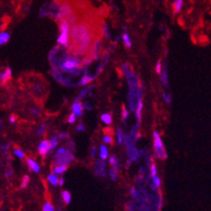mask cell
<instances>
[{
    "instance_id": "obj_24",
    "label": "cell",
    "mask_w": 211,
    "mask_h": 211,
    "mask_svg": "<svg viewBox=\"0 0 211 211\" xmlns=\"http://www.w3.org/2000/svg\"><path fill=\"white\" fill-rule=\"evenodd\" d=\"M101 120L105 123V124H108V125H109L111 122H112V117H111V115L110 114H108V113H106V114H103L102 116H101Z\"/></svg>"
},
{
    "instance_id": "obj_54",
    "label": "cell",
    "mask_w": 211,
    "mask_h": 211,
    "mask_svg": "<svg viewBox=\"0 0 211 211\" xmlns=\"http://www.w3.org/2000/svg\"><path fill=\"white\" fill-rule=\"evenodd\" d=\"M9 121H10V123H15V122H16V121H17V117H15L14 115H11V116L10 117Z\"/></svg>"
},
{
    "instance_id": "obj_10",
    "label": "cell",
    "mask_w": 211,
    "mask_h": 211,
    "mask_svg": "<svg viewBox=\"0 0 211 211\" xmlns=\"http://www.w3.org/2000/svg\"><path fill=\"white\" fill-rule=\"evenodd\" d=\"M96 76H93V75H90L89 73L88 74H83V76L81 77L80 80L76 84V86H86V85H88L89 83L92 82L94 80Z\"/></svg>"
},
{
    "instance_id": "obj_55",
    "label": "cell",
    "mask_w": 211,
    "mask_h": 211,
    "mask_svg": "<svg viewBox=\"0 0 211 211\" xmlns=\"http://www.w3.org/2000/svg\"><path fill=\"white\" fill-rule=\"evenodd\" d=\"M96 152H97V148L96 147H93L91 148V153H90V157L94 158L95 155H96Z\"/></svg>"
},
{
    "instance_id": "obj_3",
    "label": "cell",
    "mask_w": 211,
    "mask_h": 211,
    "mask_svg": "<svg viewBox=\"0 0 211 211\" xmlns=\"http://www.w3.org/2000/svg\"><path fill=\"white\" fill-rule=\"evenodd\" d=\"M75 13L76 11L70 3H67V2L63 3L60 5L57 12L54 15V19L58 23L62 22V21H67L68 19Z\"/></svg>"
},
{
    "instance_id": "obj_44",
    "label": "cell",
    "mask_w": 211,
    "mask_h": 211,
    "mask_svg": "<svg viewBox=\"0 0 211 211\" xmlns=\"http://www.w3.org/2000/svg\"><path fill=\"white\" fill-rule=\"evenodd\" d=\"M30 111H31L32 115H34V116H36V117L39 116L40 114V109L38 108V107H33V108H31V109H30Z\"/></svg>"
},
{
    "instance_id": "obj_52",
    "label": "cell",
    "mask_w": 211,
    "mask_h": 211,
    "mask_svg": "<svg viewBox=\"0 0 211 211\" xmlns=\"http://www.w3.org/2000/svg\"><path fill=\"white\" fill-rule=\"evenodd\" d=\"M109 163H110L111 165H114V164H116V163L117 162V158L115 157V156H112V157L109 158Z\"/></svg>"
},
{
    "instance_id": "obj_5",
    "label": "cell",
    "mask_w": 211,
    "mask_h": 211,
    "mask_svg": "<svg viewBox=\"0 0 211 211\" xmlns=\"http://www.w3.org/2000/svg\"><path fill=\"white\" fill-rule=\"evenodd\" d=\"M59 36L57 39V42L59 45L63 46L64 48H67L68 44L70 43V25L67 21H62L59 22Z\"/></svg>"
},
{
    "instance_id": "obj_59",
    "label": "cell",
    "mask_w": 211,
    "mask_h": 211,
    "mask_svg": "<svg viewBox=\"0 0 211 211\" xmlns=\"http://www.w3.org/2000/svg\"><path fill=\"white\" fill-rule=\"evenodd\" d=\"M121 29H122V30H124V31H125V30H127V29H128V28H127V26H122Z\"/></svg>"
},
{
    "instance_id": "obj_21",
    "label": "cell",
    "mask_w": 211,
    "mask_h": 211,
    "mask_svg": "<svg viewBox=\"0 0 211 211\" xmlns=\"http://www.w3.org/2000/svg\"><path fill=\"white\" fill-rule=\"evenodd\" d=\"M61 197H62L63 201L65 202V203H67V204H69V203H70L71 199H72V196H71V193H70L68 190H62V192H61Z\"/></svg>"
},
{
    "instance_id": "obj_23",
    "label": "cell",
    "mask_w": 211,
    "mask_h": 211,
    "mask_svg": "<svg viewBox=\"0 0 211 211\" xmlns=\"http://www.w3.org/2000/svg\"><path fill=\"white\" fill-rule=\"evenodd\" d=\"M122 39H123V43H124V45H125L126 48H130L131 47H132V43H131V40L130 39H129V34H128V33H124V34L122 35Z\"/></svg>"
},
{
    "instance_id": "obj_47",
    "label": "cell",
    "mask_w": 211,
    "mask_h": 211,
    "mask_svg": "<svg viewBox=\"0 0 211 211\" xmlns=\"http://www.w3.org/2000/svg\"><path fill=\"white\" fill-rule=\"evenodd\" d=\"M81 104H82V108L84 109H86V110H90L92 109V107L90 106V103H88V102H84V103H82Z\"/></svg>"
},
{
    "instance_id": "obj_19",
    "label": "cell",
    "mask_w": 211,
    "mask_h": 211,
    "mask_svg": "<svg viewBox=\"0 0 211 211\" xmlns=\"http://www.w3.org/2000/svg\"><path fill=\"white\" fill-rule=\"evenodd\" d=\"M10 40V34L7 31H3L0 33V45H4L7 43Z\"/></svg>"
},
{
    "instance_id": "obj_25",
    "label": "cell",
    "mask_w": 211,
    "mask_h": 211,
    "mask_svg": "<svg viewBox=\"0 0 211 211\" xmlns=\"http://www.w3.org/2000/svg\"><path fill=\"white\" fill-rule=\"evenodd\" d=\"M58 179L59 178H57L56 174H54V173H51V174H49V175L48 176V182H49L52 185H54V186H56V185L58 184Z\"/></svg>"
},
{
    "instance_id": "obj_16",
    "label": "cell",
    "mask_w": 211,
    "mask_h": 211,
    "mask_svg": "<svg viewBox=\"0 0 211 211\" xmlns=\"http://www.w3.org/2000/svg\"><path fill=\"white\" fill-rule=\"evenodd\" d=\"M142 107H143L142 100L140 99L138 101V103H137L136 109H135V117H136V119H137L138 121H140V119H141V109H142Z\"/></svg>"
},
{
    "instance_id": "obj_57",
    "label": "cell",
    "mask_w": 211,
    "mask_h": 211,
    "mask_svg": "<svg viewBox=\"0 0 211 211\" xmlns=\"http://www.w3.org/2000/svg\"><path fill=\"white\" fill-rule=\"evenodd\" d=\"M150 186H151V189H152V190H153V191H155V190H157L158 187H156V186H155V185H154V184H151Z\"/></svg>"
},
{
    "instance_id": "obj_13",
    "label": "cell",
    "mask_w": 211,
    "mask_h": 211,
    "mask_svg": "<svg viewBox=\"0 0 211 211\" xmlns=\"http://www.w3.org/2000/svg\"><path fill=\"white\" fill-rule=\"evenodd\" d=\"M72 111L73 114H75L78 117H81L83 114V108H82V104L80 102H77V103H73L72 105Z\"/></svg>"
},
{
    "instance_id": "obj_2",
    "label": "cell",
    "mask_w": 211,
    "mask_h": 211,
    "mask_svg": "<svg viewBox=\"0 0 211 211\" xmlns=\"http://www.w3.org/2000/svg\"><path fill=\"white\" fill-rule=\"evenodd\" d=\"M72 160H73V154L72 152L65 148H60L54 154L53 163L54 166H67L70 163H72Z\"/></svg>"
},
{
    "instance_id": "obj_14",
    "label": "cell",
    "mask_w": 211,
    "mask_h": 211,
    "mask_svg": "<svg viewBox=\"0 0 211 211\" xmlns=\"http://www.w3.org/2000/svg\"><path fill=\"white\" fill-rule=\"evenodd\" d=\"M27 164L28 166H29V167L33 171H35V172H39V171H40V166H39V164H38L36 160H34L33 159L28 158Z\"/></svg>"
},
{
    "instance_id": "obj_12",
    "label": "cell",
    "mask_w": 211,
    "mask_h": 211,
    "mask_svg": "<svg viewBox=\"0 0 211 211\" xmlns=\"http://www.w3.org/2000/svg\"><path fill=\"white\" fill-rule=\"evenodd\" d=\"M92 89H93V86H88V87L84 88V89L80 91L79 95L78 97H76V98L74 99V103L79 102L81 99L83 98H85L87 95L90 96V95H91V91H90V90H92Z\"/></svg>"
},
{
    "instance_id": "obj_37",
    "label": "cell",
    "mask_w": 211,
    "mask_h": 211,
    "mask_svg": "<svg viewBox=\"0 0 211 211\" xmlns=\"http://www.w3.org/2000/svg\"><path fill=\"white\" fill-rule=\"evenodd\" d=\"M29 177L28 175L23 176V180H22V185H21V187H22V188H26V187L28 186V184H29Z\"/></svg>"
},
{
    "instance_id": "obj_42",
    "label": "cell",
    "mask_w": 211,
    "mask_h": 211,
    "mask_svg": "<svg viewBox=\"0 0 211 211\" xmlns=\"http://www.w3.org/2000/svg\"><path fill=\"white\" fill-rule=\"evenodd\" d=\"M103 140L105 142V143H107V144H112V142H113L112 137H111L110 135H105L104 136H103Z\"/></svg>"
},
{
    "instance_id": "obj_26",
    "label": "cell",
    "mask_w": 211,
    "mask_h": 211,
    "mask_svg": "<svg viewBox=\"0 0 211 211\" xmlns=\"http://www.w3.org/2000/svg\"><path fill=\"white\" fill-rule=\"evenodd\" d=\"M109 54H110V49L109 48H107L103 52V57H102V61L101 62L103 63L104 65H106L108 63L109 59Z\"/></svg>"
},
{
    "instance_id": "obj_53",
    "label": "cell",
    "mask_w": 211,
    "mask_h": 211,
    "mask_svg": "<svg viewBox=\"0 0 211 211\" xmlns=\"http://www.w3.org/2000/svg\"><path fill=\"white\" fill-rule=\"evenodd\" d=\"M77 130L79 131V132H84L85 131V127H84V125L82 123H80V124H79V126H78Z\"/></svg>"
},
{
    "instance_id": "obj_18",
    "label": "cell",
    "mask_w": 211,
    "mask_h": 211,
    "mask_svg": "<svg viewBox=\"0 0 211 211\" xmlns=\"http://www.w3.org/2000/svg\"><path fill=\"white\" fill-rule=\"evenodd\" d=\"M99 155H100L101 159H103V160H105L108 158L109 151L108 148H106V146H104V145L100 146V153H99Z\"/></svg>"
},
{
    "instance_id": "obj_6",
    "label": "cell",
    "mask_w": 211,
    "mask_h": 211,
    "mask_svg": "<svg viewBox=\"0 0 211 211\" xmlns=\"http://www.w3.org/2000/svg\"><path fill=\"white\" fill-rule=\"evenodd\" d=\"M105 162L103 159H98L95 163V174L97 176H103L106 177V172H105Z\"/></svg>"
},
{
    "instance_id": "obj_46",
    "label": "cell",
    "mask_w": 211,
    "mask_h": 211,
    "mask_svg": "<svg viewBox=\"0 0 211 211\" xmlns=\"http://www.w3.org/2000/svg\"><path fill=\"white\" fill-rule=\"evenodd\" d=\"M75 121H76V115H75V114H73V113H72V114L68 117L67 121L69 122V123H74Z\"/></svg>"
},
{
    "instance_id": "obj_1",
    "label": "cell",
    "mask_w": 211,
    "mask_h": 211,
    "mask_svg": "<svg viewBox=\"0 0 211 211\" xmlns=\"http://www.w3.org/2000/svg\"><path fill=\"white\" fill-rule=\"evenodd\" d=\"M70 40L75 48L81 42L88 39H94L95 32L92 25L86 21H79V23L70 26Z\"/></svg>"
},
{
    "instance_id": "obj_15",
    "label": "cell",
    "mask_w": 211,
    "mask_h": 211,
    "mask_svg": "<svg viewBox=\"0 0 211 211\" xmlns=\"http://www.w3.org/2000/svg\"><path fill=\"white\" fill-rule=\"evenodd\" d=\"M101 30H102V33H103V36L107 39V40H109L111 38V36H110V32H109V29L108 25L105 22H103L101 23Z\"/></svg>"
},
{
    "instance_id": "obj_41",
    "label": "cell",
    "mask_w": 211,
    "mask_h": 211,
    "mask_svg": "<svg viewBox=\"0 0 211 211\" xmlns=\"http://www.w3.org/2000/svg\"><path fill=\"white\" fill-rule=\"evenodd\" d=\"M130 66L128 64V63H124L123 65H122V67H121V71H122V72L124 73V74H127L128 72L130 71Z\"/></svg>"
},
{
    "instance_id": "obj_17",
    "label": "cell",
    "mask_w": 211,
    "mask_h": 211,
    "mask_svg": "<svg viewBox=\"0 0 211 211\" xmlns=\"http://www.w3.org/2000/svg\"><path fill=\"white\" fill-rule=\"evenodd\" d=\"M184 4V0H174L173 2V13L177 14L181 11Z\"/></svg>"
},
{
    "instance_id": "obj_22",
    "label": "cell",
    "mask_w": 211,
    "mask_h": 211,
    "mask_svg": "<svg viewBox=\"0 0 211 211\" xmlns=\"http://www.w3.org/2000/svg\"><path fill=\"white\" fill-rule=\"evenodd\" d=\"M139 130H140V121H138V122H137L135 126H133V128H132V129H131L130 135H129L131 136V138L133 139V140H135V137H136L137 134L140 133Z\"/></svg>"
},
{
    "instance_id": "obj_58",
    "label": "cell",
    "mask_w": 211,
    "mask_h": 211,
    "mask_svg": "<svg viewBox=\"0 0 211 211\" xmlns=\"http://www.w3.org/2000/svg\"><path fill=\"white\" fill-rule=\"evenodd\" d=\"M121 38V36H117V37H116V39H115V41H116V42H117H117L119 41V40H120Z\"/></svg>"
},
{
    "instance_id": "obj_49",
    "label": "cell",
    "mask_w": 211,
    "mask_h": 211,
    "mask_svg": "<svg viewBox=\"0 0 211 211\" xmlns=\"http://www.w3.org/2000/svg\"><path fill=\"white\" fill-rule=\"evenodd\" d=\"M67 145L68 148H70V150H74L75 149V144H74V142L72 140H68Z\"/></svg>"
},
{
    "instance_id": "obj_32",
    "label": "cell",
    "mask_w": 211,
    "mask_h": 211,
    "mask_svg": "<svg viewBox=\"0 0 211 211\" xmlns=\"http://www.w3.org/2000/svg\"><path fill=\"white\" fill-rule=\"evenodd\" d=\"M162 98L164 99V101L166 103H168V104H170L171 103V95L167 94L166 91H162Z\"/></svg>"
},
{
    "instance_id": "obj_7",
    "label": "cell",
    "mask_w": 211,
    "mask_h": 211,
    "mask_svg": "<svg viewBox=\"0 0 211 211\" xmlns=\"http://www.w3.org/2000/svg\"><path fill=\"white\" fill-rule=\"evenodd\" d=\"M38 152L41 155L42 158H45L47 154L50 152V145L49 140H41L38 146Z\"/></svg>"
},
{
    "instance_id": "obj_20",
    "label": "cell",
    "mask_w": 211,
    "mask_h": 211,
    "mask_svg": "<svg viewBox=\"0 0 211 211\" xmlns=\"http://www.w3.org/2000/svg\"><path fill=\"white\" fill-rule=\"evenodd\" d=\"M67 166H55L53 167L52 171L54 174H63L65 171H67Z\"/></svg>"
},
{
    "instance_id": "obj_50",
    "label": "cell",
    "mask_w": 211,
    "mask_h": 211,
    "mask_svg": "<svg viewBox=\"0 0 211 211\" xmlns=\"http://www.w3.org/2000/svg\"><path fill=\"white\" fill-rule=\"evenodd\" d=\"M41 90H42V87H41L40 84H36L35 87H34V91L35 92H40Z\"/></svg>"
},
{
    "instance_id": "obj_30",
    "label": "cell",
    "mask_w": 211,
    "mask_h": 211,
    "mask_svg": "<svg viewBox=\"0 0 211 211\" xmlns=\"http://www.w3.org/2000/svg\"><path fill=\"white\" fill-rule=\"evenodd\" d=\"M13 153L19 159H24L25 154L23 152V150H21L20 148H15L13 150Z\"/></svg>"
},
{
    "instance_id": "obj_9",
    "label": "cell",
    "mask_w": 211,
    "mask_h": 211,
    "mask_svg": "<svg viewBox=\"0 0 211 211\" xmlns=\"http://www.w3.org/2000/svg\"><path fill=\"white\" fill-rule=\"evenodd\" d=\"M50 73L52 74V76L54 77V79L57 81L58 83L61 84L64 76H63V72L60 71V69L58 67H51L50 69Z\"/></svg>"
},
{
    "instance_id": "obj_48",
    "label": "cell",
    "mask_w": 211,
    "mask_h": 211,
    "mask_svg": "<svg viewBox=\"0 0 211 211\" xmlns=\"http://www.w3.org/2000/svg\"><path fill=\"white\" fill-rule=\"evenodd\" d=\"M5 178H11V177L13 176V171H12V169H8L7 171H5Z\"/></svg>"
},
{
    "instance_id": "obj_29",
    "label": "cell",
    "mask_w": 211,
    "mask_h": 211,
    "mask_svg": "<svg viewBox=\"0 0 211 211\" xmlns=\"http://www.w3.org/2000/svg\"><path fill=\"white\" fill-rule=\"evenodd\" d=\"M121 118H122V121H124L129 117V110L126 109L125 105L124 104H122V107H121Z\"/></svg>"
},
{
    "instance_id": "obj_34",
    "label": "cell",
    "mask_w": 211,
    "mask_h": 211,
    "mask_svg": "<svg viewBox=\"0 0 211 211\" xmlns=\"http://www.w3.org/2000/svg\"><path fill=\"white\" fill-rule=\"evenodd\" d=\"M9 148H10V145L8 143L6 144H2L1 146H0V149H1V151H2V153H4L5 155H7L8 154V151H9Z\"/></svg>"
},
{
    "instance_id": "obj_35",
    "label": "cell",
    "mask_w": 211,
    "mask_h": 211,
    "mask_svg": "<svg viewBox=\"0 0 211 211\" xmlns=\"http://www.w3.org/2000/svg\"><path fill=\"white\" fill-rule=\"evenodd\" d=\"M42 211H54V207H53V205H52L50 202H45V204L43 205Z\"/></svg>"
},
{
    "instance_id": "obj_36",
    "label": "cell",
    "mask_w": 211,
    "mask_h": 211,
    "mask_svg": "<svg viewBox=\"0 0 211 211\" xmlns=\"http://www.w3.org/2000/svg\"><path fill=\"white\" fill-rule=\"evenodd\" d=\"M150 173H151L152 178L157 176V166H156L155 164H153V163L150 166Z\"/></svg>"
},
{
    "instance_id": "obj_38",
    "label": "cell",
    "mask_w": 211,
    "mask_h": 211,
    "mask_svg": "<svg viewBox=\"0 0 211 211\" xmlns=\"http://www.w3.org/2000/svg\"><path fill=\"white\" fill-rule=\"evenodd\" d=\"M130 193H131V195H132V197H133L134 198H136V199H138V198H139V197H140L139 190H137L135 187H131Z\"/></svg>"
},
{
    "instance_id": "obj_40",
    "label": "cell",
    "mask_w": 211,
    "mask_h": 211,
    "mask_svg": "<svg viewBox=\"0 0 211 211\" xmlns=\"http://www.w3.org/2000/svg\"><path fill=\"white\" fill-rule=\"evenodd\" d=\"M161 59H159L157 61V64L155 66V72H157L158 74L161 73L162 71V64H161Z\"/></svg>"
},
{
    "instance_id": "obj_43",
    "label": "cell",
    "mask_w": 211,
    "mask_h": 211,
    "mask_svg": "<svg viewBox=\"0 0 211 211\" xmlns=\"http://www.w3.org/2000/svg\"><path fill=\"white\" fill-rule=\"evenodd\" d=\"M153 184H154L156 187H158V188L160 186L161 183H160V179H159V177H157V176L153 177Z\"/></svg>"
},
{
    "instance_id": "obj_8",
    "label": "cell",
    "mask_w": 211,
    "mask_h": 211,
    "mask_svg": "<svg viewBox=\"0 0 211 211\" xmlns=\"http://www.w3.org/2000/svg\"><path fill=\"white\" fill-rule=\"evenodd\" d=\"M12 76V71L10 67L5 68L4 71L0 72V83L5 84L7 81L10 80Z\"/></svg>"
},
{
    "instance_id": "obj_27",
    "label": "cell",
    "mask_w": 211,
    "mask_h": 211,
    "mask_svg": "<svg viewBox=\"0 0 211 211\" xmlns=\"http://www.w3.org/2000/svg\"><path fill=\"white\" fill-rule=\"evenodd\" d=\"M50 145V152H52L57 146H58V136H54L52 139L49 140Z\"/></svg>"
},
{
    "instance_id": "obj_31",
    "label": "cell",
    "mask_w": 211,
    "mask_h": 211,
    "mask_svg": "<svg viewBox=\"0 0 211 211\" xmlns=\"http://www.w3.org/2000/svg\"><path fill=\"white\" fill-rule=\"evenodd\" d=\"M46 129H47V124L46 123H42L41 125L38 128V129H37V131H36V133H37V135H42L45 134L46 132Z\"/></svg>"
},
{
    "instance_id": "obj_39",
    "label": "cell",
    "mask_w": 211,
    "mask_h": 211,
    "mask_svg": "<svg viewBox=\"0 0 211 211\" xmlns=\"http://www.w3.org/2000/svg\"><path fill=\"white\" fill-rule=\"evenodd\" d=\"M117 172L118 171H115V170H113L111 168H110V170L109 171V175L110 176V178L114 180V181H116L117 179Z\"/></svg>"
},
{
    "instance_id": "obj_51",
    "label": "cell",
    "mask_w": 211,
    "mask_h": 211,
    "mask_svg": "<svg viewBox=\"0 0 211 211\" xmlns=\"http://www.w3.org/2000/svg\"><path fill=\"white\" fill-rule=\"evenodd\" d=\"M68 136H69V135H68V133H64V132H62V133H59L58 135V138H59V139H64V138H68Z\"/></svg>"
},
{
    "instance_id": "obj_45",
    "label": "cell",
    "mask_w": 211,
    "mask_h": 211,
    "mask_svg": "<svg viewBox=\"0 0 211 211\" xmlns=\"http://www.w3.org/2000/svg\"><path fill=\"white\" fill-rule=\"evenodd\" d=\"M104 66H105V65H104V64H103V63H102V62L99 64V66L98 67V68H97V70H96V75H95V76H98L99 73L103 71V68H104Z\"/></svg>"
},
{
    "instance_id": "obj_11",
    "label": "cell",
    "mask_w": 211,
    "mask_h": 211,
    "mask_svg": "<svg viewBox=\"0 0 211 211\" xmlns=\"http://www.w3.org/2000/svg\"><path fill=\"white\" fill-rule=\"evenodd\" d=\"M160 82L162 85L166 87H169V82H168V72H167V65L165 63L164 67L162 68L161 71V77H160Z\"/></svg>"
},
{
    "instance_id": "obj_56",
    "label": "cell",
    "mask_w": 211,
    "mask_h": 211,
    "mask_svg": "<svg viewBox=\"0 0 211 211\" xmlns=\"http://www.w3.org/2000/svg\"><path fill=\"white\" fill-rule=\"evenodd\" d=\"M58 184L59 185V186H62L63 184H64V178H59L58 179Z\"/></svg>"
},
{
    "instance_id": "obj_4",
    "label": "cell",
    "mask_w": 211,
    "mask_h": 211,
    "mask_svg": "<svg viewBox=\"0 0 211 211\" xmlns=\"http://www.w3.org/2000/svg\"><path fill=\"white\" fill-rule=\"evenodd\" d=\"M153 149H154L153 150L154 155L159 159H166L168 156L166 148L162 142L161 138L159 136V134L157 131L153 132Z\"/></svg>"
},
{
    "instance_id": "obj_33",
    "label": "cell",
    "mask_w": 211,
    "mask_h": 211,
    "mask_svg": "<svg viewBox=\"0 0 211 211\" xmlns=\"http://www.w3.org/2000/svg\"><path fill=\"white\" fill-rule=\"evenodd\" d=\"M117 143L121 144L122 141H123V135H122V132H121V129L120 128H117Z\"/></svg>"
},
{
    "instance_id": "obj_28",
    "label": "cell",
    "mask_w": 211,
    "mask_h": 211,
    "mask_svg": "<svg viewBox=\"0 0 211 211\" xmlns=\"http://www.w3.org/2000/svg\"><path fill=\"white\" fill-rule=\"evenodd\" d=\"M61 85L66 86V87H71V86H73V82L70 77H64L62 82H61Z\"/></svg>"
}]
</instances>
